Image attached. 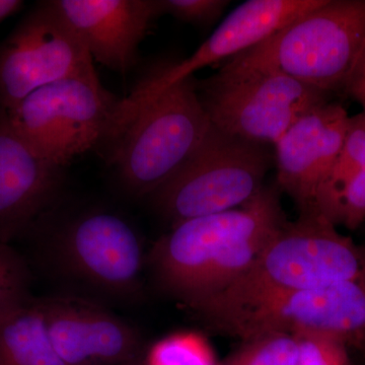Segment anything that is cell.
<instances>
[{
  "label": "cell",
  "mask_w": 365,
  "mask_h": 365,
  "mask_svg": "<svg viewBox=\"0 0 365 365\" xmlns=\"http://www.w3.org/2000/svg\"><path fill=\"white\" fill-rule=\"evenodd\" d=\"M279 190L265 186L242 207L173 225L146 257L158 287L188 307L240 279L287 220Z\"/></svg>",
  "instance_id": "cell-1"
},
{
  "label": "cell",
  "mask_w": 365,
  "mask_h": 365,
  "mask_svg": "<svg viewBox=\"0 0 365 365\" xmlns=\"http://www.w3.org/2000/svg\"><path fill=\"white\" fill-rule=\"evenodd\" d=\"M42 267L72 294L98 304H137L143 299L146 257L136 228L123 216L91 209L51 227L34 225Z\"/></svg>",
  "instance_id": "cell-2"
},
{
  "label": "cell",
  "mask_w": 365,
  "mask_h": 365,
  "mask_svg": "<svg viewBox=\"0 0 365 365\" xmlns=\"http://www.w3.org/2000/svg\"><path fill=\"white\" fill-rule=\"evenodd\" d=\"M365 274V250L319 215L285 222L253 265L220 294L190 304L198 314L227 311L274 295L352 280Z\"/></svg>",
  "instance_id": "cell-3"
},
{
  "label": "cell",
  "mask_w": 365,
  "mask_h": 365,
  "mask_svg": "<svg viewBox=\"0 0 365 365\" xmlns=\"http://www.w3.org/2000/svg\"><path fill=\"white\" fill-rule=\"evenodd\" d=\"M197 79L178 81L155 97L128 106L121 101L109 160L129 194L151 196L181 169L210 129Z\"/></svg>",
  "instance_id": "cell-4"
},
{
  "label": "cell",
  "mask_w": 365,
  "mask_h": 365,
  "mask_svg": "<svg viewBox=\"0 0 365 365\" xmlns=\"http://www.w3.org/2000/svg\"><path fill=\"white\" fill-rule=\"evenodd\" d=\"M365 52V0H324L227 69L277 71L333 95L347 93Z\"/></svg>",
  "instance_id": "cell-5"
},
{
  "label": "cell",
  "mask_w": 365,
  "mask_h": 365,
  "mask_svg": "<svg viewBox=\"0 0 365 365\" xmlns=\"http://www.w3.org/2000/svg\"><path fill=\"white\" fill-rule=\"evenodd\" d=\"M120 106L93 72L43 86L6 113L38 155L64 169L78 155L110 143Z\"/></svg>",
  "instance_id": "cell-6"
},
{
  "label": "cell",
  "mask_w": 365,
  "mask_h": 365,
  "mask_svg": "<svg viewBox=\"0 0 365 365\" xmlns=\"http://www.w3.org/2000/svg\"><path fill=\"white\" fill-rule=\"evenodd\" d=\"M272 155L212 125L196 153L150 198L173 225L242 207L264 189Z\"/></svg>",
  "instance_id": "cell-7"
},
{
  "label": "cell",
  "mask_w": 365,
  "mask_h": 365,
  "mask_svg": "<svg viewBox=\"0 0 365 365\" xmlns=\"http://www.w3.org/2000/svg\"><path fill=\"white\" fill-rule=\"evenodd\" d=\"M209 122L218 130L261 145L276 143L332 95L277 71L220 68L196 81Z\"/></svg>",
  "instance_id": "cell-8"
},
{
  "label": "cell",
  "mask_w": 365,
  "mask_h": 365,
  "mask_svg": "<svg viewBox=\"0 0 365 365\" xmlns=\"http://www.w3.org/2000/svg\"><path fill=\"white\" fill-rule=\"evenodd\" d=\"M197 317L210 328L242 341L270 332H314L365 351V274Z\"/></svg>",
  "instance_id": "cell-9"
},
{
  "label": "cell",
  "mask_w": 365,
  "mask_h": 365,
  "mask_svg": "<svg viewBox=\"0 0 365 365\" xmlns=\"http://www.w3.org/2000/svg\"><path fill=\"white\" fill-rule=\"evenodd\" d=\"M93 59L53 1H43L0 45V107L13 109L33 91L96 72Z\"/></svg>",
  "instance_id": "cell-10"
},
{
  "label": "cell",
  "mask_w": 365,
  "mask_h": 365,
  "mask_svg": "<svg viewBox=\"0 0 365 365\" xmlns=\"http://www.w3.org/2000/svg\"><path fill=\"white\" fill-rule=\"evenodd\" d=\"M39 302L50 339L66 365H129L144 356L139 331L104 304L68 294Z\"/></svg>",
  "instance_id": "cell-11"
},
{
  "label": "cell",
  "mask_w": 365,
  "mask_h": 365,
  "mask_svg": "<svg viewBox=\"0 0 365 365\" xmlns=\"http://www.w3.org/2000/svg\"><path fill=\"white\" fill-rule=\"evenodd\" d=\"M324 0H249L234 9L215 33L188 58L160 67L125 98L140 104L196 71L251 49Z\"/></svg>",
  "instance_id": "cell-12"
},
{
  "label": "cell",
  "mask_w": 365,
  "mask_h": 365,
  "mask_svg": "<svg viewBox=\"0 0 365 365\" xmlns=\"http://www.w3.org/2000/svg\"><path fill=\"white\" fill-rule=\"evenodd\" d=\"M350 119L340 103L330 101L299 118L274 145L277 186L300 215H316L317 198L339 157Z\"/></svg>",
  "instance_id": "cell-13"
},
{
  "label": "cell",
  "mask_w": 365,
  "mask_h": 365,
  "mask_svg": "<svg viewBox=\"0 0 365 365\" xmlns=\"http://www.w3.org/2000/svg\"><path fill=\"white\" fill-rule=\"evenodd\" d=\"M63 169L38 155L0 110V242L26 235L54 206Z\"/></svg>",
  "instance_id": "cell-14"
},
{
  "label": "cell",
  "mask_w": 365,
  "mask_h": 365,
  "mask_svg": "<svg viewBox=\"0 0 365 365\" xmlns=\"http://www.w3.org/2000/svg\"><path fill=\"white\" fill-rule=\"evenodd\" d=\"M93 61L125 73L160 16L158 0H52Z\"/></svg>",
  "instance_id": "cell-15"
},
{
  "label": "cell",
  "mask_w": 365,
  "mask_h": 365,
  "mask_svg": "<svg viewBox=\"0 0 365 365\" xmlns=\"http://www.w3.org/2000/svg\"><path fill=\"white\" fill-rule=\"evenodd\" d=\"M316 215L348 230L365 220V105L350 119L339 157L317 198Z\"/></svg>",
  "instance_id": "cell-16"
},
{
  "label": "cell",
  "mask_w": 365,
  "mask_h": 365,
  "mask_svg": "<svg viewBox=\"0 0 365 365\" xmlns=\"http://www.w3.org/2000/svg\"><path fill=\"white\" fill-rule=\"evenodd\" d=\"M0 365H66L50 339L39 299L0 316Z\"/></svg>",
  "instance_id": "cell-17"
},
{
  "label": "cell",
  "mask_w": 365,
  "mask_h": 365,
  "mask_svg": "<svg viewBox=\"0 0 365 365\" xmlns=\"http://www.w3.org/2000/svg\"><path fill=\"white\" fill-rule=\"evenodd\" d=\"M220 365H297L299 346L294 334L270 332L242 341Z\"/></svg>",
  "instance_id": "cell-18"
},
{
  "label": "cell",
  "mask_w": 365,
  "mask_h": 365,
  "mask_svg": "<svg viewBox=\"0 0 365 365\" xmlns=\"http://www.w3.org/2000/svg\"><path fill=\"white\" fill-rule=\"evenodd\" d=\"M145 365H220L210 346L196 333H177L158 341L144 356Z\"/></svg>",
  "instance_id": "cell-19"
},
{
  "label": "cell",
  "mask_w": 365,
  "mask_h": 365,
  "mask_svg": "<svg viewBox=\"0 0 365 365\" xmlns=\"http://www.w3.org/2000/svg\"><path fill=\"white\" fill-rule=\"evenodd\" d=\"M28 262L7 242H0V316L32 299Z\"/></svg>",
  "instance_id": "cell-20"
},
{
  "label": "cell",
  "mask_w": 365,
  "mask_h": 365,
  "mask_svg": "<svg viewBox=\"0 0 365 365\" xmlns=\"http://www.w3.org/2000/svg\"><path fill=\"white\" fill-rule=\"evenodd\" d=\"M292 334L299 346L297 365H351L348 346L342 341L325 334Z\"/></svg>",
  "instance_id": "cell-21"
},
{
  "label": "cell",
  "mask_w": 365,
  "mask_h": 365,
  "mask_svg": "<svg viewBox=\"0 0 365 365\" xmlns=\"http://www.w3.org/2000/svg\"><path fill=\"white\" fill-rule=\"evenodd\" d=\"M160 16L173 18L190 25L207 26L220 18L230 4L227 0H158Z\"/></svg>",
  "instance_id": "cell-22"
},
{
  "label": "cell",
  "mask_w": 365,
  "mask_h": 365,
  "mask_svg": "<svg viewBox=\"0 0 365 365\" xmlns=\"http://www.w3.org/2000/svg\"><path fill=\"white\" fill-rule=\"evenodd\" d=\"M346 93L356 98L361 105H365V52L356 73L352 79L351 85Z\"/></svg>",
  "instance_id": "cell-23"
},
{
  "label": "cell",
  "mask_w": 365,
  "mask_h": 365,
  "mask_svg": "<svg viewBox=\"0 0 365 365\" xmlns=\"http://www.w3.org/2000/svg\"><path fill=\"white\" fill-rule=\"evenodd\" d=\"M23 4L21 0H0V24L20 11Z\"/></svg>",
  "instance_id": "cell-24"
},
{
  "label": "cell",
  "mask_w": 365,
  "mask_h": 365,
  "mask_svg": "<svg viewBox=\"0 0 365 365\" xmlns=\"http://www.w3.org/2000/svg\"><path fill=\"white\" fill-rule=\"evenodd\" d=\"M129 365H145V364H144V356L143 359H138L137 361L133 362V364Z\"/></svg>",
  "instance_id": "cell-25"
}]
</instances>
